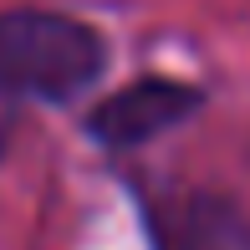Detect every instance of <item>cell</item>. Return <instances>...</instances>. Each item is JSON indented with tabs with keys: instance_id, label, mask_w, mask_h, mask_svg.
Here are the masks:
<instances>
[{
	"instance_id": "obj_2",
	"label": "cell",
	"mask_w": 250,
	"mask_h": 250,
	"mask_svg": "<svg viewBox=\"0 0 250 250\" xmlns=\"http://www.w3.org/2000/svg\"><path fill=\"white\" fill-rule=\"evenodd\" d=\"M194 107H199V92L189 82L148 77V82H138V87H123V92L102 97L92 107V133L107 138V143H118V148H128V143H148L153 133L174 128V123L189 118Z\"/></svg>"
},
{
	"instance_id": "obj_4",
	"label": "cell",
	"mask_w": 250,
	"mask_h": 250,
	"mask_svg": "<svg viewBox=\"0 0 250 250\" xmlns=\"http://www.w3.org/2000/svg\"><path fill=\"white\" fill-rule=\"evenodd\" d=\"M10 123H16V107H10V87L0 82V153H5V143H10Z\"/></svg>"
},
{
	"instance_id": "obj_3",
	"label": "cell",
	"mask_w": 250,
	"mask_h": 250,
	"mask_svg": "<svg viewBox=\"0 0 250 250\" xmlns=\"http://www.w3.org/2000/svg\"><path fill=\"white\" fill-rule=\"evenodd\" d=\"M158 250H250V225L230 204H220L209 194H189L164 209Z\"/></svg>"
},
{
	"instance_id": "obj_1",
	"label": "cell",
	"mask_w": 250,
	"mask_h": 250,
	"mask_svg": "<svg viewBox=\"0 0 250 250\" xmlns=\"http://www.w3.org/2000/svg\"><path fill=\"white\" fill-rule=\"evenodd\" d=\"M102 36L92 26L56 10H10L0 16V82L10 92L31 97H72L87 82H97Z\"/></svg>"
}]
</instances>
